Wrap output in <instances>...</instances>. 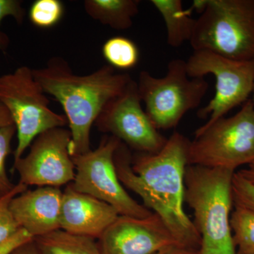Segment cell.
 Returning a JSON list of instances; mask_svg holds the SVG:
<instances>
[{
    "label": "cell",
    "instance_id": "cell-1",
    "mask_svg": "<svg viewBox=\"0 0 254 254\" xmlns=\"http://www.w3.org/2000/svg\"><path fill=\"white\" fill-rule=\"evenodd\" d=\"M190 141L174 132L160 151L131 158L122 142L115 155L119 180L157 214L179 243L199 250L200 237L184 209L185 176Z\"/></svg>",
    "mask_w": 254,
    "mask_h": 254
},
{
    "label": "cell",
    "instance_id": "cell-2",
    "mask_svg": "<svg viewBox=\"0 0 254 254\" xmlns=\"http://www.w3.org/2000/svg\"><path fill=\"white\" fill-rule=\"evenodd\" d=\"M32 71L45 93L63 106L71 133V157L91 150L92 126L110 100L121 95L133 80L108 64L90 74H75L61 58H52L46 67Z\"/></svg>",
    "mask_w": 254,
    "mask_h": 254
},
{
    "label": "cell",
    "instance_id": "cell-3",
    "mask_svg": "<svg viewBox=\"0 0 254 254\" xmlns=\"http://www.w3.org/2000/svg\"><path fill=\"white\" fill-rule=\"evenodd\" d=\"M235 173L227 169L187 166L185 201L194 215L199 254H237L230 223Z\"/></svg>",
    "mask_w": 254,
    "mask_h": 254
},
{
    "label": "cell",
    "instance_id": "cell-4",
    "mask_svg": "<svg viewBox=\"0 0 254 254\" xmlns=\"http://www.w3.org/2000/svg\"><path fill=\"white\" fill-rule=\"evenodd\" d=\"M190 43L193 51L254 61V0H208Z\"/></svg>",
    "mask_w": 254,
    "mask_h": 254
},
{
    "label": "cell",
    "instance_id": "cell-5",
    "mask_svg": "<svg viewBox=\"0 0 254 254\" xmlns=\"http://www.w3.org/2000/svg\"><path fill=\"white\" fill-rule=\"evenodd\" d=\"M254 160V103L252 99L230 118L199 127L190 141L188 164L233 170Z\"/></svg>",
    "mask_w": 254,
    "mask_h": 254
},
{
    "label": "cell",
    "instance_id": "cell-6",
    "mask_svg": "<svg viewBox=\"0 0 254 254\" xmlns=\"http://www.w3.org/2000/svg\"><path fill=\"white\" fill-rule=\"evenodd\" d=\"M137 84L145 113L158 130L176 127L189 111L199 106L209 88L204 78L188 76L186 61L181 59L169 63L163 77L141 71Z\"/></svg>",
    "mask_w": 254,
    "mask_h": 254
},
{
    "label": "cell",
    "instance_id": "cell-7",
    "mask_svg": "<svg viewBox=\"0 0 254 254\" xmlns=\"http://www.w3.org/2000/svg\"><path fill=\"white\" fill-rule=\"evenodd\" d=\"M0 103L9 110L17 133L14 161L23 157L41 133L68 124L66 116L55 113L31 68L21 66L0 76Z\"/></svg>",
    "mask_w": 254,
    "mask_h": 254
},
{
    "label": "cell",
    "instance_id": "cell-8",
    "mask_svg": "<svg viewBox=\"0 0 254 254\" xmlns=\"http://www.w3.org/2000/svg\"><path fill=\"white\" fill-rule=\"evenodd\" d=\"M190 78L213 75L215 95L208 104L197 112L200 119L208 118L201 127H207L224 118L230 110L249 100L254 86V61H237L205 51H193L186 61Z\"/></svg>",
    "mask_w": 254,
    "mask_h": 254
},
{
    "label": "cell",
    "instance_id": "cell-9",
    "mask_svg": "<svg viewBox=\"0 0 254 254\" xmlns=\"http://www.w3.org/2000/svg\"><path fill=\"white\" fill-rule=\"evenodd\" d=\"M121 143L105 137L96 149L72 157L76 175L71 186L111 205L120 215L146 218L153 212L131 198L119 180L115 155Z\"/></svg>",
    "mask_w": 254,
    "mask_h": 254
},
{
    "label": "cell",
    "instance_id": "cell-10",
    "mask_svg": "<svg viewBox=\"0 0 254 254\" xmlns=\"http://www.w3.org/2000/svg\"><path fill=\"white\" fill-rule=\"evenodd\" d=\"M71 133L64 127L41 133L30 145L29 153L13 165L19 183L26 186L60 187L73 182L76 170L69 153Z\"/></svg>",
    "mask_w": 254,
    "mask_h": 254
},
{
    "label": "cell",
    "instance_id": "cell-11",
    "mask_svg": "<svg viewBox=\"0 0 254 254\" xmlns=\"http://www.w3.org/2000/svg\"><path fill=\"white\" fill-rule=\"evenodd\" d=\"M95 123L100 131L111 133L138 153H158L168 140L142 108L138 84L133 79L106 105Z\"/></svg>",
    "mask_w": 254,
    "mask_h": 254
},
{
    "label": "cell",
    "instance_id": "cell-12",
    "mask_svg": "<svg viewBox=\"0 0 254 254\" xmlns=\"http://www.w3.org/2000/svg\"><path fill=\"white\" fill-rule=\"evenodd\" d=\"M98 243L103 254H155L169 247H183L154 213L143 218L119 215Z\"/></svg>",
    "mask_w": 254,
    "mask_h": 254
},
{
    "label": "cell",
    "instance_id": "cell-13",
    "mask_svg": "<svg viewBox=\"0 0 254 254\" xmlns=\"http://www.w3.org/2000/svg\"><path fill=\"white\" fill-rule=\"evenodd\" d=\"M119 215L111 205L71 185L63 192L60 225L64 231L98 240Z\"/></svg>",
    "mask_w": 254,
    "mask_h": 254
},
{
    "label": "cell",
    "instance_id": "cell-14",
    "mask_svg": "<svg viewBox=\"0 0 254 254\" xmlns=\"http://www.w3.org/2000/svg\"><path fill=\"white\" fill-rule=\"evenodd\" d=\"M63 192L60 187H42L15 196L9 208L18 227L34 238L60 230Z\"/></svg>",
    "mask_w": 254,
    "mask_h": 254
},
{
    "label": "cell",
    "instance_id": "cell-15",
    "mask_svg": "<svg viewBox=\"0 0 254 254\" xmlns=\"http://www.w3.org/2000/svg\"><path fill=\"white\" fill-rule=\"evenodd\" d=\"M138 0H86L87 14L102 24L116 30H127L138 13Z\"/></svg>",
    "mask_w": 254,
    "mask_h": 254
},
{
    "label": "cell",
    "instance_id": "cell-16",
    "mask_svg": "<svg viewBox=\"0 0 254 254\" xmlns=\"http://www.w3.org/2000/svg\"><path fill=\"white\" fill-rule=\"evenodd\" d=\"M166 26L167 42L177 48L190 42L194 29L195 19L190 17L192 11L184 9L181 0H151Z\"/></svg>",
    "mask_w": 254,
    "mask_h": 254
},
{
    "label": "cell",
    "instance_id": "cell-17",
    "mask_svg": "<svg viewBox=\"0 0 254 254\" xmlns=\"http://www.w3.org/2000/svg\"><path fill=\"white\" fill-rule=\"evenodd\" d=\"M95 240L63 230L34 238L36 245L46 254H103Z\"/></svg>",
    "mask_w": 254,
    "mask_h": 254
},
{
    "label": "cell",
    "instance_id": "cell-18",
    "mask_svg": "<svg viewBox=\"0 0 254 254\" xmlns=\"http://www.w3.org/2000/svg\"><path fill=\"white\" fill-rule=\"evenodd\" d=\"M230 223L237 254H254V211L235 205Z\"/></svg>",
    "mask_w": 254,
    "mask_h": 254
},
{
    "label": "cell",
    "instance_id": "cell-19",
    "mask_svg": "<svg viewBox=\"0 0 254 254\" xmlns=\"http://www.w3.org/2000/svg\"><path fill=\"white\" fill-rule=\"evenodd\" d=\"M103 57L115 69L128 70L136 66L139 50L136 43L125 36L110 38L103 45Z\"/></svg>",
    "mask_w": 254,
    "mask_h": 254
},
{
    "label": "cell",
    "instance_id": "cell-20",
    "mask_svg": "<svg viewBox=\"0 0 254 254\" xmlns=\"http://www.w3.org/2000/svg\"><path fill=\"white\" fill-rule=\"evenodd\" d=\"M64 11L63 2L59 0H36L30 7L28 17L37 27L51 28L59 23Z\"/></svg>",
    "mask_w": 254,
    "mask_h": 254
},
{
    "label": "cell",
    "instance_id": "cell-21",
    "mask_svg": "<svg viewBox=\"0 0 254 254\" xmlns=\"http://www.w3.org/2000/svg\"><path fill=\"white\" fill-rule=\"evenodd\" d=\"M27 190V186L18 183L9 193L0 196V242L6 240L19 230L10 210V203L16 195Z\"/></svg>",
    "mask_w": 254,
    "mask_h": 254
},
{
    "label": "cell",
    "instance_id": "cell-22",
    "mask_svg": "<svg viewBox=\"0 0 254 254\" xmlns=\"http://www.w3.org/2000/svg\"><path fill=\"white\" fill-rule=\"evenodd\" d=\"M16 132L14 125L0 128V196L9 193L16 185L10 181L5 165L6 158L11 153V143Z\"/></svg>",
    "mask_w": 254,
    "mask_h": 254
},
{
    "label": "cell",
    "instance_id": "cell-23",
    "mask_svg": "<svg viewBox=\"0 0 254 254\" xmlns=\"http://www.w3.org/2000/svg\"><path fill=\"white\" fill-rule=\"evenodd\" d=\"M232 198L235 205L254 211V185L235 172L232 180Z\"/></svg>",
    "mask_w": 254,
    "mask_h": 254
},
{
    "label": "cell",
    "instance_id": "cell-24",
    "mask_svg": "<svg viewBox=\"0 0 254 254\" xmlns=\"http://www.w3.org/2000/svg\"><path fill=\"white\" fill-rule=\"evenodd\" d=\"M6 16H11L18 24L23 23L25 16V9L22 3L18 0H0V25ZM9 38L0 31V50L4 51L9 44Z\"/></svg>",
    "mask_w": 254,
    "mask_h": 254
},
{
    "label": "cell",
    "instance_id": "cell-25",
    "mask_svg": "<svg viewBox=\"0 0 254 254\" xmlns=\"http://www.w3.org/2000/svg\"><path fill=\"white\" fill-rule=\"evenodd\" d=\"M33 240L34 237L31 236L27 231L20 228L11 236L0 242V254H11L18 247Z\"/></svg>",
    "mask_w": 254,
    "mask_h": 254
},
{
    "label": "cell",
    "instance_id": "cell-26",
    "mask_svg": "<svg viewBox=\"0 0 254 254\" xmlns=\"http://www.w3.org/2000/svg\"><path fill=\"white\" fill-rule=\"evenodd\" d=\"M11 254H46L38 247L34 240L18 247Z\"/></svg>",
    "mask_w": 254,
    "mask_h": 254
},
{
    "label": "cell",
    "instance_id": "cell-27",
    "mask_svg": "<svg viewBox=\"0 0 254 254\" xmlns=\"http://www.w3.org/2000/svg\"><path fill=\"white\" fill-rule=\"evenodd\" d=\"M155 254H199V250L175 246V247H169L168 249L160 251Z\"/></svg>",
    "mask_w": 254,
    "mask_h": 254
},
{
    "label": "cell",
    "instance_id": "cell-28",
    "mask_svg": "<svg viewBox=\"0 0 254 254\" xmlns=\"http://www.w3.org/2000/svg\"><path fill=\"white\" fill-rule=\"evenodd\" d=\"M14 125L9 110L0 103V128Z\"/></svg>",
    "mask_w": 254,
    "mask_h": 254
},
{
    "label": "cell",
    "instance_id": "cell-29",
    "mask_svg": "<svg viewBox=\"0 0 254 254\" xmlns=\"http://www.w3.org/2000/svg\"><path fill=\"white\" fill-rule=\"evenodd\" d=\"M241 176L243 177L245 180L254 185V160L252 163L247 165V168L242 169L237 172Z\"/></svg>",
    "mask_w": 254,
    "mask_h": 254
},
{
    "label": "cell",
    "instance_id": "cell-30",
    "mask_svg": "<svg viewBox=\"0 0 254 254\" xmlns=\"http://www.w3.org/2000/svg\"><path fill=\"white\" fill-rule=\"evenodd\" d=\"M208 0H194L192 3L191 7L190 9L192 11H195L200 15L205 11L207 5H208Z\"/></svg>",
    "mask_w": 254,
    "mask_h": 254
},
{
    "label": "cell",
    "instance_id": "cell-31",
    "mask_svg": "<svg viewBox=\"0 0 254 254\" xmlns=\"http://www.w3.org/2000/svg\"><path fill=\"white\" fill-rule=\"evenodd\" d=\"M252 95H253V98H252V101H253V103H254V89H253V93H252Z\"/></svg>",
    "mask_w": 254,
    "mask_h": 254
}]
</instances>
